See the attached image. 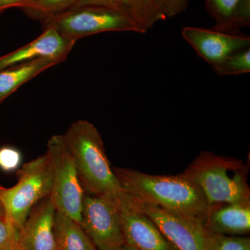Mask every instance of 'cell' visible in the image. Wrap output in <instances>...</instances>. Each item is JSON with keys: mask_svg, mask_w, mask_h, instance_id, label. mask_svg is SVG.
I'll return each instance as SVG.
<instances>
[{"mask_svg": "<svg viewBox=\"0 0 250 250\" xmlns=\"http://www.w3.org/2000/svg\"><path fill=\"white\" fill-rule=\"evenodd\" d=\"M62 136L75 161L85 193L120 207L141 211L143 204L121 187L106 156L101 134L93 123L85 120L74 122Z\"/></svg>", "mask_w": 250, "mask_h": 250, "instance_id": "1", "label": "cell"}, {"mask_svg": "<svg viewBox=\"0 0 250 250\" xmlns=\"http://www.w3.org/2000/svg\"><path fill=\"white\" fill-rule=\"evenodd\" d=\"M125 191L145 205L207 220L210 206L195 182L182 173L155 175L126 167H113Z\"/></svg>", "mask_w": 250, "mask_h": 250, "instance_id": "2", "label": "cell"}, {"mask_svg": "<svg viewBox=\"0 0 250 250\" xmlns=\"http://www.w3.org/2000/svg\"><path fill=\"white\" fill-rule=\"evenodd\" d=\"M249 167L241 159L204 151L183 173L197 184L210 207L250 202Z\"/></svg>", "mask_w": 250, "mask_h": 250, "instance_id": "3", "label": "cell"}, {"mask_svg": "<svg viewBox=\"0 0 250 250\" xmlns=\"http://www.w3.org/2000/svg\"><path fill=\"white\" fill-rule=\"evenodd\" d=\"M18 182L11 188H1L0 197L5 218L19 231L32 208L50 195V165L47 154L26 163L18 171Z\"/></svg>", "mask_w": 250, "mask_h": 250, "instance_id": "4", "label": "cell"}, {"mask_svg": "<svg viewBox=\"0 0 250 250\" xmlns=\"http://www.w3.org/2000/svg\"><path fill=\"white\" fill-rule=\"evenodd\" d=\"M52 177L49 198L56 210L81 224L84 190L81 184L76 165L62 135H55L47 142Z\"/></svg>", "mask_w": 250, "mask_h": 250, "instance_id": "5", "label": "cell"}, {"mask_svg": "<svg viewBox=\"0 0 250 250\" xmlns=\"http://www.w3.org/2000/svg\"><path fill=\"white\" fill-rule=\"evenodd\" d=\"M44 28H52L62 36L77 41L85 36L108 31L144 34L124 11L102 6H81L67 10L42 21Z\"/></svg>", "mask_w": 250, "mask_h": 250, "instance_id": "6", "label": "cell"}, {"mask_svg": "<svg viewBox=\"0 0 250 250\" xmlns=\"http://www.w3.org/2000/svg\"><path fill=\"white\" fill-rule=\"evenodd\" d=\"M80 225L98 250H118L125 245L121 207L116 204L85 192Z\"/></svg>", "mask_w": 250, "mask_h": 250, "instance_id": "7", "label": "cell"}, {"mask_svg": "<svg viewBox=\"0 0 250 250\" xmlns=\"http://www.w3.org/2000/svg\"><path fill=\"white\" fill-rule=\"evenodd\" d=\"M147 215L177 250H213L205 220L143 204Z\"/></svg>", "mask_w": 250, "mask_h": 250, "instance_id": "8", "label": "cell"}, {"mask_svg": "<svg viewBox=\"0 0 250 250\" xmlns=\"http://www.w3.org/2000/svg\"><path fill=\"white\" fill-rule=\"evenodd\" d=\"M182 35L196 53L213 67L231 54L248 49L250 44L249 36L213 29L186 27L182 29Z\"/></svg>", "mask_w": 250, "mask_h": 250, "instance_id": "9", "label": "cell"}, {"mask_svg": "<svg viewBox=\"0 0 250 250\" xmlns=\"http://www.w3.org/2000/svg\"><path fill=\"white\" fill-rule=\"evenodd\" d=\"M56 211L49 197L35 205L18 233L20 250H57Z\"/></svg>", "mask_w": 250, "mask_h": 250, "instance_id": "10", "label": "cell"}, {"mask_svg": "<svg viewBox=\"0 0 250 250\" xmlns=\"http://www.w3.org/2000/svg\"><path fill=\"white\" fill-rule=\"evenodd\" d=\"M77 41L62 36L52 28L27 45L0 57V71L17 64L41 58H55L65 61Z\"/></svg>", "mask_w": 250, "mask_h": 250, "instance_id": "11", "label": "cell"}, {"mask_svg": "<svg viewBox=\"0 0 250 250\" xmlns=\"http://www.w3.org/2000/svg\"><path fill=\"white\" fill-rule=\"evenodd\" d=\"M125 245L137 250H177L143 211L121 207Z\"/></svg>", "mask_w": 250, "mask_h": 250, "instance_id": "12", "label": "cell"}, {"mask_svg": "<svg viewBox=\"0 0 250 250\" xmlns=\"http://www.w3.org/2000/svg\"><path fill=\"white\" fill-rule=\"evenodd\" d=\"M205 224L210 232L228 236L248 234L250 202L210 207Z\"/></svg>", "mask_w": 250, "mask_h": 250, "instance_id": "13", "label": "cell"}, {"mask_svg": "<svg viewBox=\"0 0 250 250\" xmlns=\"http://www.w3.org/2000/svg\"><path fill=\"white\" fill-rule=\"evenodd\" d=\"M63 61L55 58H41L17 64L0 71V104L21 85L32 80L49 67Z\"/></svg>", "mask_w": 250, "mask_h": 250, "instance_id": "14", "label": "cell"}, {"mask_svg": "<svg viewBox=\"0 0 250 250\" xmlns=\"http://www.w3.org/2000/svg\"><path fill=\"white\" fill-rule=\"evenodd\" d=\"M54 230L57 250H98L80 223L57 211Z\"/></svg>", "mask_w": 250, "mask_h": 250, "instance_id": "15", "label": "cell"}, {"mask_svg": "<svg viewBox=\"0 0 250 250\" xmlns=\"http://www.w3.org/2000/svg\"><path fill=\"white\" fill-rule=\"evenodd\" d=\"M120 9L126 13L144 34L156 23L167 19L154 0H118Z\"/></svg>", "mask_w": 250, "mask_h": 250, "instance_id": "16", "label": "cell"}, {"mask_svg": "<svg viewBox=\"0 0 250 250\" xmlns=\"http://www.w3.org/2000/svg\"><path fill=\"white\" fill-rule=\"evenodd\" d=\"M207 11L215 21L212 29L233 33V22L242 0H205Z\"/></svg>", "mask_w": 250, "mask_h": 250, "instance_id": "17", "label": "cell"}, {"mask_svg": "<svg viewBox=\"0 0 250 250\" xmlns=\"http://www.w3.org/2000/svg\"><path fill=\"white\" fill-rule=\"evenodd\" d=\"M76 0H31L22 9L41 21L75 7Z\"/></svg>", "mask_w": 250, "mask_h": 250, "instance_id": "18", "label": "cell"}, {"mask_svg": "<svg viewBox=\"0 0 250 250\" xmlns=\"http://www.w3.org/2000/svg\"><path fill=\"white\" fill-rule=\"evenodd\" d=\"M213 70L220 75H238L250 72V48L231 54Z\"/></svg>", "mask_w": 250, "mask_h": 250, "instance_id": "19", "label": "cell"}, {"mask_svg": "<svg viewBox=\"0 0 250 250\" xmlns=\"http://www.w3.org/2000/svg\"><path fill=\"white\" fill-rule=\"evenodd\" d=\"M210 240L213 250H250L248 237L228 236L210 232Z\"/></svg>", "mask_w": 250, "mask_h": 250, "instance_id": "20", "label": "cell"}, {"mask_svg": "<svg viewBox=\"0 0 250 250\" xmlns=\"http://www.w3.org/2000/svg\"><path fill=\"white\" fill-rule=\"evenodd\" d=\"M22 162V154L16 148L5 146L0 148V169L6 172L17 170Z\"/></svg>", "mask_w": 250, "mask_h": 250, "instance_id": "21", "label": "cell"}, {"mask_svg": "<svg viewBox=\"0 0 250 250\" xmlns=\"http://www.w3.org/2000/svg\"><path fill=\"white\" fill-rule=\"evenodd\" d=\"M18 233L19 231L7 221L6 218L0 217V249L18 247Z\"/></svg>", "mask_w": 250, "mask_h": 250, "instance_id": "22", "label": "cell"}, {"mask_svg": "<svg viewBox=\"0 0 250 250\" xmlns=\"http://www.w3.org/2000/svg\"><path fill=\"white\" fill-rule=\"evenodd\" d=\"M166 18H172L187 10L190 0H154Z\"/></svg>", "mask_w": 250, "mask_h": 250, "instance_id": "23", "label": "cell"}, {"mask_svg": "<svg viewBox=\"0 0 250 250\" xmlns=\"http://www.w3.org/2000/svg\"><path fill=\"white\" fill-rule=\"evenodd\" d=\"M81 6H102L121 10L118 0H76L75 7Z\"/></svg>", "mask_w": 250, "mask_h": 250, "instance_id": "24", "label": "cell"}, {"mask_svg": "<svg viewBox=\"0 0 250 250\" xmlns=\"http://www.w3.org/2000/svg\"><path fill=\"white\" fill-rule=\"evenodd\" d=\"M31 0H0V14L12 7L22 8Z\"/></svg>", "mask_w": 250, "mask_h": 250, "instance_id": "25", "label": "cell"}, {"mask_svg": "<svg viewBox=\"0 0 250 250\" xmlns=\"http://www.w3.org/2000/svg\"><path fill=\"white\" fill-rule=\"evenodd\" d=\"M1 188H2V187L0 185V190H1ZM0 217H1V218H5V212L4 207H3L2 202H1V197H0Z\"/></svg>", "mask_w": 250, "mask_h": 250, "instance_id": "26", "label": "cell"}, {"mask_svg": "<svg viewBox=\"0 0 250 250\" xmlns=\"http://www.w3.org/2000/svg\"><path fill=\"white\" fill-rule=\"evenodd\" d=\"M118 250H137L136 249H134V248H131V247L126 246V245H124L123 247H121V248H120Z\"/></svg>", "mask_w": 250, "mask_h": 250, "instance_id": "27", "label": "cell"}, {"mask_svg": "<svg viewBox=\"0 0 250 250\" xmlns=\"http://www.w3.org/2000/svg\"><path fill=\"white\" fill-rule=\"evenodd\" d=\"M0 250H20L19 247L16 248H9V249H0Z\"/></svg>", "mask_w": 250, "mask_h": 250, "instance_id": "28", "label": "cell"}]
</instances>
